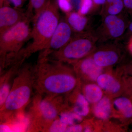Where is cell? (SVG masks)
<instances>
[{
	"instance_id": "11",
	"label": "cell",
	"mask_w": 132,
	"mask_h": 132,
	"mask_svg": "<svg viewBox=\"0 0 132 132\" xmlns=\"http://www.w3.org/2000/svg\"><path fill=\"white\" fill-rule=\"evenodd\" d=\"M92 56L97 65L104 68L117 63L120 58V54L117 45L108 44L101 47Z\"/></svg>"
},
{
	"instance_id": "14",
	"label": "cell",
	"mask_w": 132,
	"mask_h": 132,
	"mask_svg": "<svg viewBox=\"0 0 132 132\" xmlns=\"http://www.w3.org/2000/svg\"><path fill=\"white\" fill-rule=\"evenodd\" d=\"M97 81L102 89L112 93H116L120 89L119 82L108 74H101L97 78Z\"/></svg>"
},
{
	"instance_id": "2",
	"label": "cell",
	"mask_w": 132,
	"mask_h": 132,
	"mask_svg": "<svg viewBox=\"0 0 132 132\" xmlns=\"http://www.w3.org/2000/svg\"><path fill=\"white\" fill-rule=\"evenodd\" d=\"M33 67L24 63L17 72L8 96L0 108L1 123L13 122L31 103L34 90Z\"/></svg>"
},
{
	"instance_id": "17",
	"label": "cell",
	"mask_w": 132,
	"mask_h": 132,
	"mask_svg": "<svg viewBox=\"0 0 132 132\" xmlns=\"http://www.w3.org/2000/svg\"><path fill=\"white\" fill-rule=\"evenodd\" d=\"M111 110V101L107 97H105L97 102L94 109V113L97 118L105 120L110 116Z\"/></svg>"
},
{
	"instance_id": "10",
	"label": "cell",
	"mask_w": 132,
	"mask_h": 132,
	"mask_svg": "<svg viewBox=\"0 0 132 132\" xmlns=\"http://www.w3.org/2000/svg\"><path fill=\"white\" fill-rule=\"evenodd\" d=\"M26 60H18L0 72V108L3 105L8 96L15 76Z\"/></svg>"
},
{
	"instance_id": "29",
	"label": "cell",
	"mask_w": 132,
	"mask_h": 132,
	"mask_svg": "<svg viewBox=\"0 0 132 132\" xmlns=\"http://www.w3.org/2000/svg\"><path fill=\"white\" fill-rule=\"evenodd\" d=\"M127 29L128 32L130 34H131V36L132 35V21L128 23Z\"/></svg>"
},
{
	"instance_id": "30",
	"label": "cell",
	"mask_w": 132,
	"mask_h": 132,
	"mask_svg": "<svg viewBox=\"0 0 132 132\" xmlns=\"http://www.w3.org/2000/svg\"><path fill=\"white\" fill-rule=\"evenodd\" d=\"M83 130H84V131L85 132L91 131V129H90V128L88 127H87L85 128H84Z\"/></svg>"
},
{
	"instance_id": "19",
	"label": "cell",
	"mask_w": 132,
	"mask_h": 132,
	"mask_svg": "<svg viewBox=\"0 0 132 132\" xmlns=\"http://www.w3.org/2000/svg\"><path fill=\"white\" fill-rule=\"evenodd\" d=\"M114 104L124 118L127 119L132 118V102L130 99L126 97H120L116 99Z\"/></svg>"
},
{
	"instance_id": "31",
	"label": "cell",
	"mask_w": 132,
	"mask_h": 132,
	"mask_svg": "<svg viewBox=\"0 0 132 132\" xmlns=\"http://www.w3.org/2000/svg\"><path fill=\"white\" fill-rule=\"evenodd\" d=\"M131 90H132V89H131Z\"/></svg>"
},
{
	"instance_id": "27",
	"label": "cell",
	"mask_w": 132,
	"mask_h": 132,
	"mask_svg": "<svg viewBox=\"0 0 132 132\" xmlns=\"http://www.w3.org/2000/svg\"><path fill=\"white\" fill-rule=\"evenodd\" d=\"M125 7L130 11H132V0H123Z\"/></svg>"
},
{
	"instance_id": "24",
	"label": "cell",
	"mask_w": 132,
	"mask_h": 132,
	"mask_svg": "<svg viewBox=\"0 0 132 132\" xmlns=\"http://www.w3.org/2000/svg\"><path fill=\"white\" fill-rule=\"evenodd\" d=\"M57 3L60 9L66 13L72 12L73 8L71 0H57Z\"/></svg>"
},
{
	"instance_id": "21",
	"label": "cell",
	"mask_w": 132,
	"mask_h": 132,
	"mask_svg": "<svg viewBox=\"0 0 132 132\" xmlns=\"http://www.w3.org/2000/svg\"><path fill=\"white\" fill-rule=\"evenodd\" d=\"M50 1V0H30V8L28 11L33 15L32 11H34L33 22L38 18L45 9Z\"/></svg>"
},
{
	"instance_id": "15",
	"label": "cell",
	"mask_w": 132,
	"mask_h": 132,
	"mask_svg": "<svg viewBox=\"0 0 132 132\" xmlns=\"http://www.w3.org/2000/svg\"><path fill=\"white\" fill-rule=\"evenodd\" d=\"M125 7L123 0H106L101 13L102 16L120 14Z\"/></svg>"
},
{
	"instance_id": "26",
	"label": "cell",
	"mask_w": 132,
	"mask_h": 132,
	"mask_svg": "<svg viewBox=\"0 0 132 132\" xmlns=\"http://www.w3.org/2000/svg\"><path fill=\"white\" fill-rule=\"evenodd\" d=\"M26 1L27 0H10L14 6V7L19 8H20L22 6Z\"/></svg>"
},
{
	"instance_id": "7",
	"label": "cell",
	"mask_w": 132,
	"mask_h": 132,
	"mask_svg": "<svg viewBox=\"0 0 132 132\" xmlns=\"http://www.w3.org/2000/svg\"><path fill=\"white\" fill-rule=\"evenodd\" d=\"M128 24L125 17L120 14L103 16L101 25L95 33L98 42H105L120 38L127 29Z\"/></svg>"
},
{
	"instance_id": "32",
	"label": "cell",
	"mask_w": 132,
	"mask_h": 132,
	"mask_svg": "<svg viewBox=\"0 0 132 132\" xmlns=\"http://www.w3.org/2000/svg\"></svg>"
},
{
	"instance_id": "9",
	"label": "cell",
	"mask_w": 132,
	"mask_h": 132,
	"mask_svg": "<svg viewBox=\"0 0 132 132\" xmlns=\"http://www.w3.org/2000/svg\"><path fill=\"white\" fill-rule=\"evenodd\" d=\"M73 32L66 20L60 21L46 48L41 52L49 55L61 49L71 40Z\"/></svg>"
},
{
	"instance_id": "1",
	"label": "cell",
	"mask_w": 132,
	"mask_h": 132,
	"mask_svg": "<svg viewBox=\"0 0 132 132\" xmlns=\"http://www.w3.org/2000/svg\"><path fill=\"white\" fill-rule=\"evenodd\" d=\"M64 62L40 53L33 67L35 93L57 96L69 94L77 86L78 81L73 70Z\"/></svg>"
},
{
	"instance_id": "4",
	"label": "cell",
	"mask_w": 132,
	"mask_h": 132,
	"mask_svg": "<svg viewBox=\"0 0 132 132\" xmlns=\"http://www.w3.org/2000/svg\"><path fill=\"white\" fill-rule=\"evenodd\" d=\"M59 10L57 3L50 1L45 9L33 21L31 35L32 42L22 48L19 53V57L26 59L33 54L46 48L60 21Z\"/></svg>"
},
{
	"instance_id": "6",
	"label": "cell",
	"mask_w": 132,
	"mask_h": 132,
	"mask_svg": "<svg viewBox=\"0 0 132 132\" xmlns=\"http://www.w3.org/2000/svg\"><path fill=\"white\" fill-rule=\"evenodd\" d=\"M98 42L95 33L87 31L77 34L63 47L52 52L49 56L54 60L72 64L90 54Z\"/></svg>"
},
{
	"instance_id": "28",
	"label": "cell",
	"mask_w": 132,
	"mask_h": 132,
	"mask_svg": "<svg viewBox=\"0 0 132 132\" xmlns=\"http://www.w3.org/2000/svg\"><path fill=\"white\" fill-rule=\"evenodd\" d=\"M128 48L132 54V35L129 39L128 43Z\"/></svg>"
},
{
	"instance_id": "22",
	"label": "cell",
	"mask_w": 132,
	"mask_h": 132,
	"mask_svg": "<svg viewBox=\"0 0 132 132\" xmlns=\"http://www.w3.org/2000/svg\"><path fill=\"white\" fill-rule=\"evenodd\" d=\"M68 127V126L61 122L58 118L52 122L46 132H65Z\"/></svg>"
},
{
	"instance_id": "5",
	"label": "cell",
	"mask_w": 132,
	"mask_h": 132,
	"mask_svg": "<svg viewBox=\"0 0 132 132\" xmlns=\"http://www.w3.org/2000/svg\"><path fill=\"white\" fill-rule=\"evenodd\" d=\"M28 18L19 22L0 35V72L14 63L25 43L31 38Z\"/></svg>"
},
{
	"instance_id": "13",
	"label": "cell",
	"mask_w": 132,
	"mask_h": 132,
	"mask_svg": "<svg viewBox=\"0 0 132 132\" xmlns=\"http://www.w3.org/2000/svg\"><path fill=\"white\" fill-rule=\"evenodd\" d=\"M66 21L73 32L78 34L84 32L88 23V19L78 12H71L66 13Z\"/></svg>"
},
{
	"instance_id": "8",
	"label": "cell",
	"mask_w": 132,
	"mask_h": 132,
	"mask_svg": "<svg viewBox=\"0 0 132 132\" xmlns=\"http://www.w3.org/2000/svg\"><path fill=\"white\" fill-rule=\"evenodd\" d=\"M33 15L29 12H23L19 8L3 5L0 8V35L22 21Z\"/></svg>"
},
{
	"instance_id": "25",
	"label": "cell",
	"mask_w": 132,
	"mask_h": 132,
	"mask_svg": "<svg viewBox=\"0 0 132 132\" xmlns=\"http://www.w3.org/2000/svg\"><path fill=\"white\" fill-rule=\"evenodd\" d=\"M83 130V128L82 125L77 124L68 126L65 132H80L82 131Z\"/></svg>"
},
{
	"instance_id": "16",
	"label": "cell",
	"mask_w": 132,
	"mask_h": 132,
	"mask_svg": "<svg viewBox=\"0 0 132 132\" xmlns=\"http://www.w3.org/2000/svg\"><path fill=\"white\" fill-rule=\"evenodd\" d=\"M89 111V102L84 95L78 93L73 100L72 111L82 117L87 116Z\"/></svg>"
},
{
	"instance_id": "3",
	"label": "cell",
	"mask_w": 132,
	"mask_h": 132,
	"mask_svg": "<svg viewBox=\"0 0 132 132\" xmlns=\"http://www.w3.org/2000/svg\"><path fill=\"white\" fill-rule=\"evenodd\" d=\"M33 96L28 113L27 131L46 132L52 122L66 109L63 96Z\"/></svg>"
},
{
	"instance_id": "12",
	"label": "cell",
	"mask_w": 132,
	"mask_h": 132,
	"mask_svg": "<svg viewBox=\"0 0 132 132\" xmlns=\"http://www.w3.org/2000/svg\"><path fill=\"white\" fill-rule=\"evenodd\" d=\"M72 65L75 72L86 76L92 80H97L102 72L103 68L97 65L92 56L85 57Z\"/></svg>"
},
{
	"instance_id": "18",
	"label": "cell",
	"mask_w": 132,
	"mask_h": 132,
	"mask_svg": "<svg viewBox=\"0 0 132 132\" xmlns=\"http://www.w3.org/2000/svg\"><path fill=\"white\" fill-rule=\"evenodd\" d=\"M84 96L89 103H97L102 98L103 93L101 88L94 84H88L84 87Z\"/></svg>"
},
{
	"instance_id": "20",
	"label": "cell",
	"mask_w": 132,
	"mask_h": 132,
	"mask_svg": "<svg viewBox=\"0 0 132 132\" xmlns=\"http://www.w3.org/2000/svg\"><path fill=\"white\" fill-rule=\"evenodd\" d=\"M82 118L73 111H68L67 109L61 112L59 117L61 122L68 126L78 124L81 122Z\"/></svg>"
},
{
	"instance_id": "23",
	"label": "cell",
	"mask_w": 132,
	"mask_h": 132,
	"mask_svg": "<svg viewBox=\"0 0 132 132\" xmlns=\"http://www.w3.org/2000/svg\"><path fill=\"white\" fill-rule=\"evenodd\" d=\"M93 7L92 0H81L78 8V12L83 15L92 12Z\"/></svg>"
}]
</instances>
